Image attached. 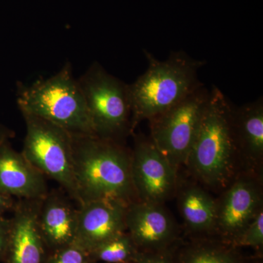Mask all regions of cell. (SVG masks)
Listing matches in <instances>:
<instances>
[{
  "mask_svg": "<svg viewBox=\"0 0 263 263\" xmlns=\"http://www.w3.org/2000/svg\"><path fill=\"white\" fill-rule=\"evenodd\" d=\"M22 115L26 136L22 153L44 176L56 181L70 198L79 202L72 134L41 118Z\"/></svg>",
  "mask_w": 263,
  "mask_h": 263,
  "instance_id": "8992f818",
  "label": "cell"
},
{
  "mask_svg": "<svg viewBox=\"0 0 263 263\" xmlns=\"http://www.w3.org/2000/svg\"><path fill=\"white\" fill-rule=\"evenodd\" d=\"M259 185L250 178L242 177L230 183L216 200L214 229L233 240L262 209Z\"/></svg>",
  "mask_w": 263,
  "mask_h": 263,
  "instance_id": "8fae6325",
  "label": "cell"
},
{
  "mask_svg": "<svg viewBox=\"0 0 263 263\" xmlns=\"http://www.w3.org/2000/svg\"><path fill=\"white\" fill-rule=\"evenodd\" d=\"M127 205L119 200L107 199L79 205L74 243L89 252L107 240L125 233Z\"/></svg>",
  "mask_w": 263,
  "mask_h": 263,
  "instance_id": "30bf717a",
  "label": "cell"
},
{
  "mask_svg": "<svg viewBox=\"0 0 263 263\" xmlns=\"http://www.w3.org/2000/svg\"><path fill=\"white\" fill-rule=\"evenodd\" d=\"M89 252L74 243L48 253L44 263H96Z\"/></svg>",
  "mask_w": 263,
  "mask_h": 263,
  "instance_id": "d6986e66",
  "label": "cell"
},
{
  "mask_svg": "<svg viewBox=\"0 0 263 263\" xmlns=\"http://www.w3.org/2000/svg\"><path fill=\"white\" fill-rule=\"evenodd\" d=\"M209 96L210 91L202 84L174 106L149 119L151 141L176 171L186 164Z\"/></svg>",
  "mask_w": 263,
  "mask_h": 263,
  "instance_id": "52a82bcc",
  "label": "cell"
},
{
  "mask_svg": "<svg viewBox=\"0 0 263 263\" xmlns=\"http://www.w3.org/2000/svg\"><path fill=\"white\" fill-rule=\"evenodd\" d=\"M137 263H169L165 259L159 256H145L139 254Z\"/></svg>",
  "mask_w": 263,
  "mask_h": 263,
  "instance_id": "603a6c76",
  "label": "cell"
},
{
  "mask_svg": "<svg viewBox=\"0 0 263 263\" xmlns=\"http://www.w3.org/2000/svg\"><path fill=\"white\" fill-rule=\"evenodd\" d=\"M13 198L14 197L0 191V216H3L5 213L10 211L13 212L16 203Z\"/></svg>",
  "mask_w": 263,
  "mask_h": 263,
  "instance_id": "7402d4cb",
  "label": "cell"
},
{
  "mask_svg": "<svg viewBox=\"0 0 263 263\" xmlns=\"http://www.w3.org/2000/svg\"><path fill=\"white\" fill-rule=\"evenodd\" d=\"M237 245L259 247L263 243V212L259 211L253 220L234 239Z\"/></svg>",
  "mask_w": 263,
  "mask_h": 263,
  "instance_id": "ffe728a7",
  "label": "cell"
},
{
  "mask_svg": "<svg viewBox=\"0 0 263 263\" xmlns=\"http://www.w3.org/2000/svg\"><path fill=\"white\" fill-rule=\"evenodd\" d=\"M182 263H238L230 252L224 249L203 247L193 249Z\"/></svg>",
  "mask_w": 263,
  "mask_h": 263,
  "instance_id": "ac0fdd59",
  "label": "cell"
},
{
  "mask_svg": "<svg viewBox=\"0 0 263 263\" xmlns=\"http://www.w3.org/2000/svg\"><path fill=\"white\" fill-rule=\"evenodd\" d=\"M238 157L233 108L222 91L214 86L185 164L202 183L219 190L231 183Z\"/></svg>",
  "mask_w": 263,
  "mask_h": 263,
  "instance_id": "7a4b0ae2",
  "label": "cell"
},
{
  "mask_svg": "<svg viewBox=\"0 0 263 263\" xmlns=\"http://www.w3.org/2000/svg\"><path fill=\"white\" fill-rule=\"evenodd\" d=\"M233 129L239 157L251 163H260L263 157L262 97L233 108Z\"/></svg>",
  "mask_w": 263,
  "mask_h": 263,
  "instance_id": "9a60e30c",
  "label": "cell"
},
{
  "mask_svg": "<svg viewBox=\"0 0 263 263\" xmlns=\"http://www.w3.org/2000/svg\"><path fill=\"white\" fill-rule=\"evenodd\" d=\"M95 262L131 263L136 262L137 247L127 233L117 235L89 252Z\"/></svg>",
  "mask_w": 263,
  "mask_h": 263,
  "instance_id": "e0dca14e",
  "label": "cell"
},
{
  "mask_svg": "<svg viewBox=\"0 0 263 263\" xmlns=\"http://www.w3.org/2000/svg\"><path fill=\"white\" fill-rule=\"evenodd\" d=\"M78 204L136 197L131 178V154L120 143L95 136L72 135Z\"/></svg>",
  "mask_w": 263,
  "mask_h": 263,
  "instance_id": "6da1fadb",
  "label": "cell"
},
{
  "mask_svg": "<svg viewBox=\"0 0 263 263\" xmlns=\"http://www.w3.org/2000/svg\"><path fill=\"white\" fill-rule=\"evenodd\" d=\"M0 191L19 199H43L48 193L44 175L8 141L0 143Z\"/></svg>",
  "mask_w": 263,
  "mask_h": 263,
  "instance_id": "7c38bea8",
  "label": "cell"
},
{
  "mask_svg": "<svg viewBox=\"0 0 263 263\" xmlns=\"http://www.w3.org/2000/svg\"><path fill=\"white\" fill-rule=\"evenodd\" d=\"M10 230V219H6L3 216H0V262H3L8 239H9Z\"/></svg>",
  "mask_w": 263,
  "mask_h": 263,
  "instance_id": "44dd1931",
  "label": "cell"
},
{
  "mask_svg": "<svg viewBox=\"0 0 263 263\" xmlns=\"http://www.w3.org/2000/svg\"><path fill=\"white\" fill-rule=\"evenodd\" d=\"M15 136V133L9 128L0 124V143L9 141Z\"/></svg>",
  "mask_w": 263,
  "mask_h": 263,
  "instance_id": "cb8c5ba5",
  "label": "cell"
},
{
  "mask_svg": "<svg viewBox=\"0 0 263 263\" xmlns=\"http://www.w3.org/2000/svg\"><path fill=\"white\" fill-rule=\"evenodd\" d=\"M179 209L183 220L190 229L208 231L214 229L216 200L198 186H189L181 192Z\"/></svg>",
  "mask_w": 263,
  "mask_h": 263,
  "instance_id": "2e32d148",
  "label": "cell"
},
{
  "mask_svg": "<svg viewBox=\"0 0 263 263\" xmlns=\"http://www.w3.org/2000/svg\"><path fill=\"white\" fill-rule=\"evenodd\" d=\"M17 103L22 114L41 118L70 134L95 136L84 95L70 63L48 79L30 85L18 83Z\"/></svg>",
  "mask_w": 263,
  "mask_h": 263,
  "instance_id": "277c9868",
  "label": "cell"
},
{
  "mask_svg": "<svg viewBox=\"0 0 263 263\" xmlns=\"http://www.w3.org/2000/svg\"><path fill=\"white\" fill-rule=\"evenodd\" d=\"M131 178L138 200L162 204L176 188V170L150 138L137 137L131 154Z\"/></svg>",
  "mask_w": 263,
  "mask_h": 263,
  "instance_id": "ba28073f",
  "label": "cell"
},
{
  "mask_svg": "<svg viewBox=\"0 0 263 263\" xmlns=\"http://www.w3.org/2000/svg\"><path fill=\"white\" fill-rule=\"evenodd\" d=\"M161 205L140 200L128 204L126 228L137 247L156 248L173 236L174 221Z\"/></svg>",
  "mask_w": 263,
  "mask_h": 263,
  "instance_id": "4fadbf2b",
  "label": "cell"
},
{
  "mask_svg": "<svg viewBox=\"0 0 263 263\" xmlns=\"http://www.w3.org/2000/svg\"><path fill=\"white\" fill-rule=\"evenodd\" d=\"M43 199H19L10 218L8 247L3 263H44L48 249L38 224Z\"/></svg>",
  "mask_w": 263,
  "mask_h": 263,
  "instance_id": "9c48e42d",
  "label": "cell"
},
{
  "mask_svg": "<svg viewBox=\"0 0 263 263\" xmlns=\"http://www.w3.org/2000/svg\"><path fill=\"white\" fill-rule=\"evenodd\" d=\"M148 67L128 85L131 106V131L138 123L152 119L179 103L202 85L198 72L205 65L183 51L171 53L164 61L144 51Z\"/></svg>",
  "mask_w": 263,
  "mask_h": 263,
  "instance_id": "3957f363",
  "label": "cell"
},
{
  "mask_svg": "<svg viewBox=\"0 0 263 263\" xmlns=\"http://www.w3.org/2000/svg\"><path fill=\"white\" fill-rule=\"evenodd\" d=\"M77 218L78 209L61 194L53 192L43 199L38 224L48 253L74 243Z\"/></svg>",
  "mask_w": 263,
  "mask_h": 263,
  "instance_id": "5bb4252c",
  "label": "cell"
},
{
  "mask_svg": "<svg viewBox=\"0 0 263 263\" xmlns=\"http://www.w3.org/2000/svg\"><path fill=\"white\" fill-rule=\"evenodd\" d=\"M84 95L95 136L120 143L131 132L128 84L95 62L78 80Z\"/></svg>",
  "mask_w": 263,
  "mask_h": 263,
  "instance_id": "5b68a950",
  "label": "cell"
}]
</instances>
